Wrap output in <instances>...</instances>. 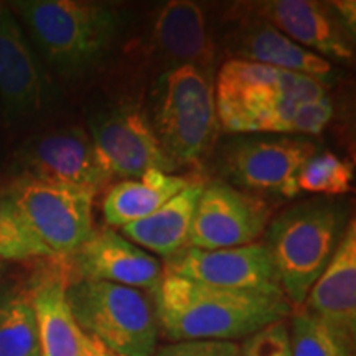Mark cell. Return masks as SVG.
Listing matches in <instances>:
<instances>
[{"label": "cell", "instance_id": "obj_1", "mask_svg": "<svg viewBox=\"0 0 356 356\" xmlns=\"http://www.w3.org/2000/svg\"><path fill=\"white\" fill-rule=\"evenodd\" d=\"M159 328L172 343L234 341L286 320L291 304L282 293L234 291L163 273L152 292Z\"/></svg>", "mask_w": 356, "mask_h": 356}, {"label": "cell", "instance_id": "obj_2", "mask_svg": "<svg viewBox=\"0 0 356 356\" xmlns=\"http://www.w3.org/2000/svg\"><path fill=\"white\" fill-rule=\"evenodd\" d=\"M8 7L47 70L66 81L96 70L113 53L127 24L126 10L102 2L15 0Z\"/></svg>", "mask_w": 356, "mask_h": 356}, {"label": "cell", "instance_id": "obj_3", "mask_svg": "<svg viewBox=\"0 0 356 356\" xmlns=\"http://www.w3.org/2000/svg\"><path fill=\"white\" fill-rule=\"evenodd\" d=\"M348 221L345 203L312 198L287 208L270 222L264 244L289 304L304 305L335 254Z\"/></svg>", "mask_w": 356, "mask_h": 356}, {"label": "cell", "instance_id": "obj_4", "mask_svg": "<svg viewBox=\"0 0 356 356\" xmlns=\"http://www.w3.org/2000/svg\"><path fill=\"white\" fill-rule=\"evenodd\" d=\"M149 119L173 165L198 163L211 150L220 129L215 71L195 65L167 68L154 86Z\"/></svg>", "mask_w": 356, "mask_h": 356}, {"label": "cell", "instance_id": "obj_5", "mask_svg": "<svg viewBox=\"0 0 356 356\" xmlns=\"http://www.w3.org/2000/svg\"><path fill=\"white\" fill-rule=\"evenodd\" d=\"M66 300L79 328L114 356H152L160 337L150 292L102 280L66 284Z\"/></svg>", "mask_w": 356, "mask_h": 356}, {"label": "cell", "instance_id": "obj_6", "mask_svg": "<svg viewBox=\"0 0 356 356\" xmlns=\"http://www.w3.org/2000/svg\"><path fill=\"white\" fill-rule=\"evenodd\" d=\"M2 193L51 256L70 257L95 233L92 191L12 178Z\"/></svg>", "mask_w": 356, "mask_h": 356}, {"label": "cell", "instance_id": "obj_7", "mask_svg": "<svg viewBox=\"0 0 356 356\" xmlns=\"http://www.w3.org/2000/svg\"><path fill=\"white\" fill-rule=\"evenodd\" d=\"M317 145L304 136L238 134L221 150V172L239 190L293 198L297 177ZM249 191V193H251Z\"/></svg>", "mask_w": 356, "mask_h": 356}, {"label": "cell", "instance_id": "obj_8", "mask_svg": "<svg viewBox=\"0 0 356 356\" xmlns=\"http://www.w3.org/2000/svg\"><path fill=\"white\" fill-rule=\"evenodd\" d=\"M88 124L97 162L109 178L132 180L147 170H177L139 102L119 101L104 106L89 118Z\"/></svg>", "mask_w": 356, "mask_h": 356}, {"label": "cell", "instance_id": "obj_9", "mask_svg": "<svg viewBox=\"0 0 356 356\" xmlns=\"http://www.w3.org/2000/svg\"><path fill=\"white\" fill-rule=\"evenodd\" d=\"M10 170L13 178L76 186L95 195L111 180L97 162L88 131L76 126L29 137L13 152Z\"/></svg>", "mask_w": 356, "mask_h": 356}, {"label": "cell", "instance_id": "obj_10", "mask_svg": "<svg viewBox=\"0 0 356 356\" xmlns=\"http://www.w3.org/2000/svg\"><path fill=\"white\" fill-rule=\"evenodd\" d=\"M58 89L8 3L0 2V109L7 124H24L47 113Z\"/></svg>", "mask_w": 356, "mask_h": 356}, {"label": "cell", "instance_id": "obj_11", "mask_svg": "<svg viewBox=\"0 0 356 356\" xmlns=\"http://www.w3.org/2000/svg\"><path fill=\"white\" fill-rule=\"evenodd\" d=\"M270 208L264 198L225 181L203 186L190 231V246L204 251L254 244L267 229Z\"/></svg>", "mask_w": 356, "mask_h": 356}, {"label": "cell", "instance_id": "obj_12", "mask_svg": "<svg viewBox=\"0 0 356 356\" xmlns=\"http://www.w3.org/2000/svg\"><path fill=\"white\" fill-rule=\"evenodd\" d=\"M163 273L213 287L282 293L273 257L264 243L215 251L188 246L165 259Z\"/></svg>", "mask_w": 356, "mask_h": 356}, {"label": "cell", "instance_id": "obj_13", "mask_svg": "<svg viewBox=\"0 0 356 356\" xmlns=\"http://www.w3.org/2000/svg\"><path fill=\"white\" fill-rule=\"evenodd\" d=\"M256 19L273 25L292 42L328 63L353 61V38L328 3L315 0H267L251 7Z\"/></svg>", "mask_w": 356, "mask_h": 356}, {"label": "cell", "instance_id": "obj_14", "mask_svg": "<svg viewBox=\"0 0 356 356\" xmlns=\"http://www.w3.org/2000/svg\"><path fill=\"white\" fill-rule=\"evenodd\" d=\"M70 257L78 279L102 280L152 293L163 277L159 259L114 229L95 231Z\"/></svg>", "mask_w": 356, "mask_h": 356}, {"label": "cell", "instance_id": "obj_15", "mask_svg": "<svg viewBox=\"0 0 356 356\" xmlns=\"http://www.w3.org/2000/svg\"><path fill=\"white\" fill-rule=\"evenodd\" d=\"M323 96H327V86L318 79L252 61L228 60L215 76L216 109L275 97L307 102Z\"/></svg>", "mask_w": 356, "mask_h": 356}, {"label": "cell", "instance_id": "obj_16", "mask_svg": "<svg viewBox=\"0 0 356 356\" xmlns=\"http://www.w3.org/2000/svg\"><path fill=\"white\" fill-rule=\"evenodd\" d=\"M220 127L231 134H277V136H318L333 118L328 96L297 102L275 97L236 108L216 109Z\"/></svg>", "mask_w": 356, "mask_h": 356}, {"label": "cell", "instance_id": "obj_17", "mask_svg": "<svg viewBox=\"0 0 356 356\" xmlns=\"http://www.w3.org/2000/svg\"><path fill=\"white\" fill-rule=\"evenodd\" d=\"M152 48L168 68L195 65L216 71V44L203 8L190 0H172L159 8L152 24Z\"/></svg>", "mask_w": 356, "mask_h": 356}, {"label": "cell", "instance_id": "obj_18", "mask_svg": "<svg viewBox=\"0 0 356 356\" xmlns=\"http://www.w3.org/2000/svg\"><path fill=\"white\" fill-rule=\"evenodd\" d=\"M307 309L351 340L356 335V222L350 220L322 275L304 302Z\"/></svg>", "mask_w": 356, "mask_h": 356}, {"label": "cell", "instance_id": "obj_19", "mask_svg": "<svg viewBox=\"0 0 356 356\" xmlns=\"http://www.w3.org/2000/svg\"><path fill=\"white\" fill-rule=\"evenodd\" d=\"M233 60L252 61L318 79L325 86L335 79V68L322 56L292 42L273 25L261 19H251L238 29L228 47Z\"/></svg>", "mask_w": 356, "mask_h": 356}, {"label": "cell", "instance_id": "obj_20", "mask_svg": "<svg viewBox=\"0 0 356 356\" xmlns=\"http://www.w3.org/2000/svg\"><path fill=\"white\" fill-rule=\"evenodd\" d=\"M37 318L40 356H84L88 335L74 320L66 300V280L43 275L30 293Z\"/></svg>", "mask_w": 356, "mask_h": 356}, {"label": "cell", "instance_id": "obj_21", "mask_svg": "<svg viewBox=\"0 0 356 356\" xmlns=\"http://www.w3.org/2000/svg\"><path fill=\"white\" fill-rule=\"evenodd\" d=\"M203 186L190 181L152 215L121 228V234L140 249H149L165 259L178 254L190 246L191 221Z\"/></svg>", "mask_w": 356, "mask_h": 356}, {"label": "cell", "instance_id": "obj_22", "mask_svg": "<svg viewBox=\"0 0 356 356\" xmlns=\"http://www.w3.org/2000/svg\"><path fill=\"white\" fill-rule=\"evenodd\" d=\"M188 185L186 178L160 170H147L139 178L119 181L111 186L102 202L104 221L124 228L144 220Z\"/></svg>", "mask_w": 356, "mask_h": 356}, {"label": "cell", "instance_id": "obj_23", "mask_svg": "<svg viewBox=\"0 0 356 356\" xmlns=\"http://www.w3.org/2000/svg\"><path fill=\"white\" fill-rule=\"evenodd\" d=\"M0 356H40L37 318L30 296H0Z\"/></svg>", "mask_w": 356, "mask_h": 356}, {"label": "cell", "instance_id": "obj_24", "mask_svg": "<svg viewBox=\"0 0 356 356\" xmlns=\"http://www.w3.org/2000/svg\"><path fill=\"white\" fill-rule=\"evenodd\" d=\"M289 338L292 356H353L355 340L304 307L292 315Z\"/></svg>", "mask_w": 356, "mask_h": 356}, {"label": "cell", "instance_id": "obj_25", "mask_svg": "<svg viewBox=\"0 0 356 356\" xmlns=\"http://www.w3.org/2000/svg\"><path fill=\"white\" fill-rule=\"evenodd\" d=\"M353 165L332 152L315 154L305 162L297 177V188L305 193L338 197L351 190Z\"/></svg>", "mask_w": 356, "mask_h": 356}, {"label": "cell", "instance_id": "obj_26", "mask_svg": "<svg viewBox=\"0 0 356 356\" xmlns=\"http://www.w3.org/2000/svg\"><path fill=\"white\" fill-rule=\"evenodd\" d=\"M51 257V252L30 231L19 210L0 191V262Z\"/></svg>", "mask_w": 356, "mask_h": 356}, {"label": "cell", "instance_id": "obj_27", "mask_svg": "<svg viewBox=\"0 0 356 356\" xmlns=\"http://www.w3.org/2000/svg\"><path fill=\"white\" fill-rule=\"evenodd\" d=\"M239 356H292L287 323L279 320L248 335L239 345Z\"/></svg>", "mask_w": 356, "mask_h": 356}, {"label": "cell", "instance_id": "obj_28", "mask_svg": "<svg viewBox=\"0 0 356 356\" xmlns=\"http://www.w3.org/2000/svg\"><path fill=\"white\" fill-rule=\"evenodd\" d=\"M152 356H239V345L236 341L215 340L175 341L160 346Z\"/></svg>", "mask_w": 356, "mask_h": 356}, {"label": "cell", "instance_id": "obj_29", "mask_svg": "<svg viewBox=\"0 0 356 356\" xmlns=\"http://www.w3.org/2000/svg\"><path fill=\"white\" fill-rule=\"evenodd\" d=\"M328 6L337 15L338 22L343 25L346 33L351 38H355L356 33V2L355 0H335V2H328Z\"/></svg>", "mask_w": 356, "mask_h": 356}, {"label": "cell", "instance_id": "obj_30", "mask_svg": "<svg viewBox=\"0 0 356 356\" xmlns=\"http://www.w3.org/2000/svg\"><path fill=\"white\" fill-rule=\"evenodd\" d=\"M84 356H114L108 348H104L95 338L88 337V346Z\"/></svg>", "mask_w": 356, "mask_h": 356}, {"label": "cell", "instance_id": "obj_31", "mask_svg": "<svg viewBox=\"0 0 356 356\" xmlns=\"http://www.w3.org/2000/svg\"><path fill=\"white\" fill-rule=\"evenodd\" d=\"M3 273H6V262H0V279H2Z\"/></svg>", "mask_w": 356, "mask_h": 356}]
</instances>
